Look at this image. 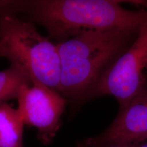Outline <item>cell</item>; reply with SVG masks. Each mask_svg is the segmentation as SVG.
Segmentation results:
<instances>
[{
  "label": "cell",
  "mask_w": 147,
  "mask_h": 147,
  "mask_svg": "<svg viewBox=\"0 0 147 147\" xmlns=\"http://www.w3.org/2000/svg\"><path fill=\"white\" fill-rule=\"evenodd\" d=\"M25 85L18 92L17 110L24 125L37 129V138L49 145L59 130L61 116L67 101L58 92L37 80Z\"/></svg>",
  "instance_id": "cell-5"
},
{
  "label": "cell",
  "mask_w": 147,
  "mask_h": 147,
  "mask_svg": "<svg viewBox=\"0 0 147 147\" xmlns=\"http://www.w3.org/2000/svg\"><path fill=\"white\" fill-rule=\"evenodd\" d=\"M74 147H86V146H84V144L82 143V140H80V141H78V142L76 143V146Z\"/></svg>",
  "instance_id": "cell-11"
},
{
  "label": "cell",
  "mask_w": 147,
  "mask_h": 147,
  "mask_svg": "<svg viewBox=\"0 0 147 147\" xmlns=\"http://www.w3.org/2000/svg\"><path fill=\"white\" fill-rule=\"evenodd\" d=\"M116 0L27 1L23 13L43 26L58 42L83 32L110 29L139 30L147 21V10H130Z\"/></svg>",
  "instance_id": "cell-2"
},
{
  "label": "cell",
  "mask_w": 147,
  "mask_h": 147,
  "mask_svg": "<svg viewBox=\"0 0 147 147\" xmlns=\"http://www.w3.org/2000/svg\"><path fill=\"white\" fill-rule=\"evenodd\" d=\"M32 84L26 71L18 64L12 63L8 69L0 71V103L17 99L21 88Z\"/></svg>",
  "instance_id": "cell-8"
},
{
  "label": "cell",
  "mask_w": 147,
  "mask_h": 147,
  "mask_svg": "<svg viewBox=\"0 0 147 147\" xmlns=\"http://www.w3.org/2000/svg\"><path fill=\"white\" fill-rule=\"evenodd\" d=\"M24 125L17 109L0 103V147H24Z\"/></svg>",
  "instance_id": "cell-7"
},
{
  "label": "cell",
  "mask_w": 147,
  "mask_h": 147,
  "mask_svg": "<svg viewBox=\"0 0 147 147\" xmlns=\"http://www.w3.org/2000/svg\"><path fill=\"white\" fill-rule=\"evenodd\" d=\"M139 30L91 31L57 43L61 59L59 93L74 110L93 98L101 78Z\"/></svg>",
  "instance_id": "cell-1"
},
{
  "label": "cell",
  "mask_w": 147,
  "mask_h": 147,
  "mask_svg": "<svg viewBox=\"0 0 147 147\" xmlns=\"http://www.w3.org/2000/svg\"><path fill=\"white\" fill-rule=\"evenodd\" d=\"M86 147H137V144L116 142H104L98 140L95 136L82 140Z\"/></svg>",
  "instance_id": "cell-10"
},
{
  "label": "cell",
  "mask_w": 147,
  "mask_h": 147,
  "mask_svg": "<svg viewBox=\"0 0 147 147\" xmlns=\"http://www.w3.org/2000/svg\"><path fill=\"white\" fill-rule=\"evenodd\" d=\"M146 68H147V61H146Z\"/></svg>",
  "instance_id": "cell-14"
},
{
  "label": "cell",
  "mask_w": 147,
  "mask_h": 147,
  "mask_svg": "<svg viewBox=\"0 0 147 147\" xmlns=\"http://www.w3.org/2000/svg\"><path fill=\"white\" fill-rule=\"evenodd\" d=\"M0 40L3 57L16 63L35 80L58 92L61 59L57 45L37 31L34 23L16 14L0 18Z\"/></svg>",
  "instance_id": "cell-3"
},
{
  "label": "cell",
  "mask_w": 147,
  "mask_h": 147,
  "mask_svg": "<svg viewBox=\"0 0 147 147\" xmlns=\"http://www.w3.org/2000/svg\"><path fill=\"white\" fill-rule=\"evenodd\" d=\"M0 57H3V52H2V47H1V42L0 40Z\"/></svg>",
  "instance_id": "cell-13"
},
{
  "label": "cell",
  "mask_w": 147,
  "mask_h": 147,
  "mask_svg": "<svg viewBox=\"0 0 147 147\" xmlns=\"http://www.w3.org/2000/svg\"><path fill=\"white\" fill-rule=\"evenodd\" d=\"M147 61V21L131 45L117 59L99 82L93 95H111L125 106L147 85L144 73Z\"/></svg>",
  "instance_id": "cell-4"
},
{
  "label": "cell",
  "mask_w": 147,
  "mask_h": 147,
  "mask_svg": "<svg viewBox=\"0 0 147 147\" xmlns=\"http://www.w3.org/2000/svg\"><path fill=\"white\" fill-rule=\"evenodd\" d=\"M104 142L141 144L147 142V85L123 108L102 133L95 136Z\"/></svg>",
  "instance_id": "cell-6"
},
{
  "label": "cell",
  "mask_w": 147,
  "mask_h": 147,
  "mask_svg": "<svg viewBox=\"0 0 147 147\" xmlns=\"http://www.w3.org/2000/svg\"><path fill=\"white\" fill-rule=\"evenodd\" d=\"M137 147H147V142L141 143V144H138Z\"/></svg>",
  "instance_id": "cell-12"
},
{
  "label": "cell",
  "mask_w": 147,
  "mask_h": 147,
  "mask_svg": "<svg viewBox=\"0 0 147 147\" xmlns=\"http://www.w3.org/2000/svg\"><path fill=\"white\" fill-rule=\"evenodd\" d=\"M27 1H0V18L7 14L23 13Z\"/></svg>",
  "instance_id": "cell-9"
}]
</instances>
